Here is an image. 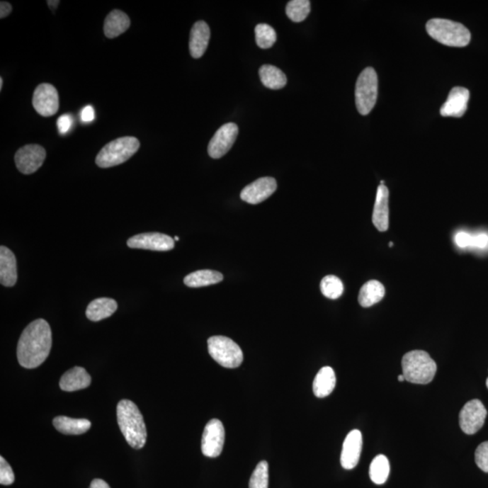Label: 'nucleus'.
<instances>
[{
  "label": "nucleus",
  "instance_id": "nucleus-1",
  "mask_svg": "<svg viewBox=\"0 0 488 488\" xmlns=\"http://www.w3.org/2000/svg\"><path fill=\"white\" fill-rule=\"evenodd\" d=\"M52 347V331L45 319H37L23 331L18 344V359L23 368H37L47 360Z\"/></svg>",
  "mask_w": 488,
  "mask_h": 488
},
{
  "label": "nucleus",
  "instance_id": "nucleus-2",
  "mask_svg": "<svg viewBox=\"0 0 488 488\" xmlns=\"http://www.w3.org/2000/svg\"><path fill=\"white\" fill-rule=\"evenodd\" d=\"M117 420L130 447L140 450L145 446L147 429L137 406L130 399H121L117 406Z\"/></svg>",
  "mask_w": 488,
  "mask_h": 488
},
{
  "label": "nucleus",
  "instance_id": "nucleus-3",
  "mask_svg": "<svg viewBox=\"0 0 488 488\" xmlns=\"http://www.w3.org/2000/svg\"><path fill=\"white\" fill-rule=\"evenodd\" d=\"M402 375L406 381L415 385H428L434 379L437 365L427 352L414 350L402 357Z\"/></svg>",
  "mask_w": 488,
  "mask_h": 488
},
{
  "label": "nucleus",
  "instance_id": "nucleus-4",
  "mask_svg": "<svg viewBox=\"0 0 488 488\" xmlns=\"http://www.w3.org/2000/svg\"><path fill=\"white\" fill-rule=\"evenodd\" d=\"M426 30L434 40L448 47H465L471 40L470 32L465 25L448 19H431Z\"/></svg>",
  "mask_w": 488,
  "mask_h": 488
},
{
  "label": "nucleus",
  "instance_id": "nucleus-5",
  "mask_svg": "<svg viewBox=\"0 0 488 488\" xmlns=\"http://www.w3.org/2000/svg\"><path fill=\"white\" fill-rule=\"evenodd\" d=\"M139 140L123 137L108 143L96 157V164L101 169L111 168L126 162L140 149Z\"/></svg>",
  "mask_w": 488,
  "mask_h": 488
},
{
  "label": "nucleus",
  "instance_id": "nucleus-6",
  "mask_svg": "<svg viewBox=\"0 0 488 488\" xmlns=\"http://www.w3.org/2000/svg\"><path fill=\"white\" fill-rule=\"evenodd\" d=\"M378 95V77L375 69L365 68L356 85V103L361 115H368L375 107Z\"/></svg>",
  "mask_w": 488,
  "mask_h": 488
},
{
  "label": "nucleus",
  "instance_id": "nucleus-7",
  "mask_svg": "<svg viewBox=\"0 0 488 488\" xmlns=\"http://www.w3.org/2000/svg\"><path fill=\"white\" fill-rule=\"evenodd\" d=\"M208 351L215 361L225 368H237L244 361V353L229 337L212 336L208 339Z\"/></svg>",
  "mask_w": 488,
  "mask_h": 488
},
{
  "label": "nucleus",
  "instance_id": "nucleus-8",
  "mask_svg": "<svg viewBox=\"0 0 488 488\" xmlns=\"http://www.w3.org/2000/svg\"><path fill=\"white\" fill-rule=\"evenodd\" d=\"M487 412L480 399H472L467 402L460 414V426L464 433H477L483 427Z\"/></svg>",
  "mask_w": 488,
  "mask_h": 488
},
{
  "label": "nucleus",
  "instance_id": "nucleus-9",
  "mask_svg": "<svg viewBox=\"0 0 488 488\" xmlns=\"http://www.w3.org/2000/svg\"><path fill=\"white\" fill-rule=\"evenodd\" d=\"M225 431L224 425L218 419H212L205 425L202 437V452L205 457L220 456L224 448Z\"/></svg>",
  "mask_w": 488,
  "mask_h": 488
},
{
  "label": "nucleus",
  "instance_id": "nucleus-10",
  "mask_svg": "<svg viewBox=\"0 0 488 488\" xmlns=\"http://www.w3.org/2000/svg\"><path fill=\"white\" fill-rule=\"evenodd\" d=\"M45 157H47V152L41 146L27 145L23 147L16 153V168L25 175H30L41 168Z\"/></svg>",
  "mask_w": 488,
  "mask_h": 488
},
{
  "label": "nucleus",
  "instance_id": "nucleus-11",
  "mask_svg": "<svg viewBox=\"0 0 488 488\" xmlns=\"http://www.w3.org/2000/svg\"><path fill=\"white\" fill-rule=\"evenodd\" d=\"M127 246L132 249H142L156 251H171L175 247V241L169 235L160 232H145L130 238Z\"/></svg>",
  "mask_w": 488,
  "mask_h": 488
},
{
  "label": "nucleus",
  "instance_id": "nucleus-12",
  "mask_svg": "<svg viewBox=\"0 0 488 488\" xmlns=\"http://www.w3.org/2000/svg\"><path fill=\"white\" fill-rule=\"evenodd\" d=\"M238 126L235 123H226L215 132L208 145L209 156L221 159L232 149L238 136Z\"/></svg>",
  "mask_w": 488,
  "mask_h": 488
},
{
  "label": "nucleus",
  "instance_id": "nucleus-13",
  "mask_svg": "<svg viewBox=\"0 0 488 488\" xmlns=\"http://www.w3.org/2000/svg\"><path fill=\"white\" fill-rule=\"evenodd\" d=\"M33 106L44 117L55 115L59 110V95L52 84L38 85L33 95Z\"/></svg>",
  "mask_w": 488,
  "mask_h": 488
},
{
  "label": "nucleus",
  "instance_id": "nucleus-14",
  "mask_svg": "<svg viewBox=\"0 0 488 488\" xmlns=\"http://www.w3.org/2000/svg\"><path fill=\"white\" fill-rule=\"evenodd\" d=\"M277 182L273 178H261L245 186L241 198L251 205H258L270 198L276 191Z\"/></svg>",
  "mask_w": 488,
  "mask_h": 488
},
{
  "label": "nucleus",
  "instance_id": "nucleus-15",
  "mask_svg": "<svg viewBox=\"0 0 488 488\" xmlns=\"http://www.w3.org/2000/svg\"><path fill=\"white\" fill-rule=\"evenodd\" d=\"M363 447V437L361 431L353 430L350 431L344 441L341 465L345 470H353L358 464L361 456Z\"/></svg>",
  "mask_w": 488,
  "mask_h": 488
},
{
  "label": "nucleus",
  "instance_id": "nucleus-16",
  "mask_svg": "<svg viewBox=\"0 0 488 488\" xmlns=\"http://www.w3.org/2000/svg\"><path fill=\"white\" fill-rule=\"evenodd\" d=\"M470 97V91L466 88H453L448 94L446 103L441 107V116L455 118L463 116L467 111Z\"/></svg>",
  "mask_w": 488,
  "mask_h": 488
},
{
  "label": "nucleus",
  "instance_id": "nucleus-17",
  "mask_svg": "<svg viewBox=\"0 0 488 488\" xmlns=\"http://www.w3.org/2000/svg\"><path fill=\"white\" fill-rule=\"evenodd\" d=\"M373 224L379 232H386L389 228V190L385 185H380L376 194L373 212Z\"/></svg>",
  "mask_w": 488,
  "mask_h": 488
},
{
  "label": "nucleus",
  "instance_id": "nucleus-18",
  "mask_svg": "<svg viewBox=\"0 0 488 488\" xmlns=\"http://www.w3.org/2000/svg\"><path fill=\"white\" fill-rule=\"evenodd\" d=\"M210 28L205 21L196 22L190 34L189 49L192 57L200 58L205 53L209 40H210Z\"/></svg>",
  "mask_w": 488,
  "mask_h": 488
},
{
  "label": "nucleus",
  "instance_id": "nucleus-19",
  "mask_svg": "<svg viewBox=\"0 0 488 488\" xmlns=\"http://www.w3.org/2000/svg\"><path fill=\"white\" fill-rule=\"evenodd\" d=\"M18 280L16 259L6 246L0 247V283L5 287H13Z\"/></svg>",
  "mask_w": 488,
  "mask_h": 488
},
{
  "label": "nucleus",
  "instance_id": "nucleus-20",
  "mask_svg": "<svg viewBox=\"0 0 488 488\" xmlns=\"http://www.w3.org/2000/svg\"><path fill=\"white\" fill-rule=\"evenodd\" d=\"M91 378L86 370L79 366L68 370L60 380V388L64 392L79 391L89 387Z\"/></svg>",
  "mask_w": 488,
  "mask_h": 488
},
{
  "label": "nucleus",
  "instance_id": "nucleus-21",
  "mask_svg": "<svg viewBox=\"0 0 488 488\" xmlns=\"http://www.w3.org/2000/svg\"><path fill=\"white\" fill-rule=\"evenodd\" d=\"M118 309V304L115 300L109 297H100L94 300L88 305L86 310V317L88 319L97 322L113 316Z\"/></svg>",
  "mask_w": 488,
  "mask_h": 488
},
{
  "label": "nucleus",
  "instance_id": "nucleus-22",
  "mask_svg": "<svg viewBox=\"0 0 488 488\" xmlns=\"http://www.w3.org/2000/svg\"><path fill=\"white\" fill-rule=\"evenodd\" d=\"M336 373L329 366L321 368L313 382L314 395L319 398H325L332 394L336 387Z\"/></svg>",
  "mask_w": 488,
  "mask_h": 488
},
{
  "label": "nucleus",
  "instance_id": "nucleus-23",
  "mask_svg": "<svg viewBox=\"0 0 488 488\" xmlns=\"http://www.w3.org/2000/svg\"><path fill=\"white\" fill-rule=\"evenodd\" d=\"M55 428L65 435H81L90 430L91 424L86 419H73L58 416L53 421Z\"/></svg>",
  "mask_w": 488,
  "mask_h": 488
},
{
  "label": "nucleus",
  "instance_id": "nucleus-24",
  "mask_svg": "<svg viewBox=\"0 0 488 488\" xmlns=\"http://www.w3.org/2000/svg\"><path fill=\"white\" fill-rule=\"evenodd\" d=\"M130 21L125 13L113 11L107 16L104 22V33L108 38H115L129 29Z\"/></svg>",
  "mask_w": 488,
  "mask_h": 488
},
{
  "label": "nucleus",
  "instance_id": "nucleus-25",
  "mask_svg": "<svg viewBox=\"0 0 488 488\" xmlns=\"http://www.w3.org/2000/svg\"><path fill=\"white\" fill-rule=\"evenodd\" d=\"M385 294V286L380 281L370 280L360 290L358 302L363 307H370L381 301Z\"/></svg>",
  "mask_w": 488,
  "mask_h": 488
},
{
  "label": "nucleus",
  "instance_id": "nucleus-26",
  "mask_svg": "<svg viewBox=\"0 0 488 488\" xmlns=\"http://www.w3.org/2000/svg\"><path fill=\"white\" fill-rule=\"evenodd\" d=\"M260 79L265 87L271 90H280L287 84V76L283 71L271 64L263 65L259 71Z\"/></svg>",
  "mask_w": 488,
  "mask_h": 488
},
{
  "label": "nucleus",
  "instance_id": "nucleus-27",
  "mask_svg": "<svg viewBox=\"0 0 488 488\" xmlns=\"http://www.w3.org/2000/svg\"><path fill=\"white\" fill-rule=\"evenodd\" d=\"M224 280L222 274L212 270L196 271L184 278V283L189 288H202L217 284Z\"/></svg>",
  "mask_w": 488,
  "mask_h": 488
},
{
  "label": "nucleus",
  "instance_id": "nucleus-28",
  "mask_svg": "<svg viewBox=\"0 0 488 488\" xmlns=\"http://www.w3.org/2000/svg\"><path fill=\"white\" fill-rule=\"evenodd\" d=\"M390 474V463L385 455H378L373 458L370 466V478L376 484H382L388 480Z\"/></svg>",
  "mask_w": 488,
  "mask_h": 488
},
{
  "label": "nucleus",
  "instance_id": "nucleus-29",
  "mask_svg": "<svg viewBox=\"0 0 488 488\" xmlns=\"http://www.w3.org/2000/svg\"><path fill=\"white\" fill-rule=\"evenodd\" d=\"M321 293L330 300H336L342 296L344 293V285L339 278L329 275L321 280Z\"/></svg>",
  "mask_w": 488,
  "mask_h": 488
},
{
  "label": "nucleus",
  "instance_id": "nucleus-30",
  "mask_svg": "<svg viewBox=\"0 0 488 488\" xmlns=\"http://www.w3.org/2000/svg\"><path fill=\"white\" fill-rule=\"evenodd\" d=\"M310 13V1L309 0H291L288 3L286 14L293 22H302Z\"/></svg>",
  "mask_w": 488,
  "mask_h": 488
},
{
  "label": "nucleus",
  "instance_id": "nucleus-31",
  "mask_svg": "<svg viewBox=\"0 0 488 488\" xmlns=\"http://www.w3.org/2000/svg\"><path fill=\"white\" fill-rule=\"evenodd\" d=\"M255 38L256 44L261 49H268L273 47L277 40L276 31L273 28L267 24H259L255 28Z\"/></svg>",
  "mask_w": 488,
  "mask_h": 488
},
{
  "label": "nucleus",
  "instance_id": "nucleus-32",
  "mask_svg": "<svg viewBox=\"0 0 488 488\" xmlns=\"http://www.w3.org/2000/svg\"><path fill=\"white\" fill-rule=\"evenodd\" d=\"M268 487V464L267 461H261L252 473L249 488Z\"/></svg>",
  "mask_w": 488,
  "mask_h": 488
},
{
  "label": "nucleus",
  "instance_id": "nucleus-33",
  "mask_svg": "<svg viewBox=\"0 0 488 488\" xmlns=\"http://www.w3.org/2000/svg\"><path fill=\"white\" fill-rule=\"evenodd\" d=\"M15 481V475L13 472L11 465L6 462L4 458L0 457V484L3 486H9Z\"/></svg>",
  "mask_w": 488,
  "mask_h": 488
},
{
  "label": "nucleus",
  "instance_id": "nucleus-34",
  "mask_svg": "<svg viewBox=\"0 0 488 488\" xmlns=\"http://www.w3.org/2000/svg\"><path fill=\"white\" fill-rule=\"evenodd\" d=\"M475 460L477 467L488 473V441H484L477 447L475 453Z\"/></svg>",
  "mask_w": 488,
  "mask_h": 488
},
{
  "label": "nucleus",
  "instance_id": "nucleus-35",
  "mask_svg": "<svg viewBox=\"0 0 488 488\" xmlns=\"http://www.w3.org/2000/svg\"><path fill=\"white\" fill-rule=\"evenodd\" d=\"M72 126H73V118L70 114H64L57 120V127L59 132L61 134H67L69 130H71Z\"/></svg>",
  "mask_w": 488,
  "mask_h": 488
},
{
  "label": "nucleus",
  "instance_id": "nucleus-36",
  "mask_svg": "<svg viewBox=\"0 0 488 488\" xmlns=\"http://www.w3.org/2000/svg\"><path fill=\"white\" fill-rule=\"evenodd\" d=\"M455 242H456L458 246L460 248L471 246L472 235L467 234L466 232H458L456 237H455Z\"/></svg>",
  "mask_w": 488,
  "mask_h": 488
},
{
  "label": "nucleus",
  "instance_id": "nucleus-37",
  "mask_svg": "<svg viewBox=\"0 0 488 488\" xmlns=\"http://www.w3.org/2000/svg\"><path fill=\"white\" fill-rule=\"evenodd\" d=\"M95 119V111L93 106L84 107L81 113V120L84 123H89Z\"/></svg>",
  "mask_w": 488,
  "mask_h": 488
},
{
  "label": "nucleus",
  "instance_id": "nucleus-38",
  "mask_svg": "<svg viewBox=\"0 0 488 488\" xmlns=\"http://www.w3.org/2000/svg\"><path fill=\"white\" fill-rule=\"evenodd\" d=\"M488 245V235L486 234H480L472 237V244L471 246L477 248H486Z\"/></svg>",
  "mask_w": 488,
  "mask_h": 488
},
{
  "label": "nucleus",
  "instance_id": "nucleus-39",
  "mask_svg": "<svg viewBox=\"0 0 488 488\" xmlns=\"http://www.w3.org/2000/svg\"><path fill=\"white\" fill-rule=\"evenodd\" d=\"M12 11V6L8 2L2 1L0 3V18H5Z\"/></svg>",
  "mask_w": 488,
  "mask_h": 488
},
{
  "label": "nucleus",
  "instance_id": "nucleus-40",
  "mask_svg": "<svg viewBox=\"0 0 488 488\" xmlns=\"http://www.w3.org/2000/svg\"><path fill=\"white\" fill-rule=\"evenodd\" d=\"M90 488H110L109 484H108L106 481L103 480H99V478H96V480H93V482L91 483Z\"/></svg>",
  "mask_w": 488,
  "mask_h": 488
},
{
  "label": "nucleus",
  "instance_id": "nucleus-41",
  "mask_svg": "<svg viewBox=\"0 0 488 488\" xmlns=\"http://www.w3.org/2000/svg\"><path fill=\"white\" fill-rule=\"evenodd\" d=\"M47 4L49 6H50L52 11H55L58 5L60 4V1H51V0H49V1H47Z\"/></svg>",
  "mask_w": 488,
  "mask_h": 488
},
{
  "label": "nucleus",
  "instance_id": "nucleus-42",
  "mask_svg": "<svg viewBox=\"0 0 488 488\" xmlns=\"http://www.w3.org/2000/svg\"><path fill=\"white\" fill-rule=\"evenodd\" d=\"M398 380H399V382H404V381H406L404 375H399L398 376Z\"/></svg>",
  "mask_w": 488,
  "mask_h": 488
},
{
  "label": "nucleus",
  "instance_id": "nucleus-43",
  "mask_svg": "<svg viewBox=\"0 0 488 488\" xmlns=\"http://www.w3.org/2000/svg\"><path fill=\"white\" fill-rule=\"evenodd\" d=\"M3 87V79L2 78H0V90H2Z\"/></svg>",
  "mask_w": 488,
  "mask_h": 488
},
{
  "label": "nucleus",
  "instance_id": "nucleus-44",
  "mask_svg": "<svg viewBox=\"0 0 488 488\" xmlns=\"http://www.w3.org/2000/svg\"><path fill=\"white\" fill-rule=\"evenodd\" d=\"M389 246H390V247L394 246V244H392V242H390Z\"/></svg>",
  "mask_w": 488,
  "mask_h": 488
},
{
  "label": "nucleus",
  "instance_id": "nucleus-45",
  "mask_svg": "<svg viewBox=\"0 0 488 488\" xmlns=\"http://www.w3.org/2000/svg\"><path fill=\"white\" fill-rule=\"evenodd\" d=\"M175 241H179V237H175Z\"/></svg>",
  "mask_w": 488,
  "mask_h": 488
},
{
  "label": "nucleus",
  "instance_id": "nucleus-46",
  "mask_svg": "<svg viewBox=\"0 0 488 488\" xmlns=\"http://www.w3.org/2000/svg\"><path fill=\"white\" fill-rule=\"evenodd\" d=\"M385 181H382H382H381V185H385Z\"/></svg>",
  "mask_w": 488,
  "mask_h": 488
},
{
  "label": "nucleus",
  "instance_id": "nucleus-47",
  "mask_svg": "<svg viewBox=\"0 0 488 488\" xmlns=\"http://www.w3.org/2000/svg\"><path fill=\"white\" fill-rule=\"evenodd\" d=\"M487 387L488 388V378L487 379Z\"/></svg>",
  "mask_w": 488,
  "mask_h": 488
}]
</instances>
